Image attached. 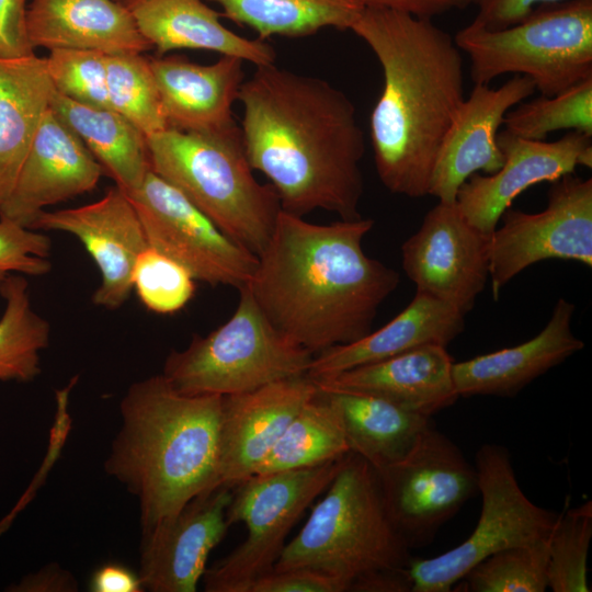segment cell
<instances>
[{
	"label": "cell",
	"mask_w": 592,
	"mask_h": 592,
	"mask_svg": "<svg viewBox=\"0 0 592 592\" xmlns=\"http://www.w3.org/2000/svg\"><path fill=\"white\" fill-rule=\"evenodd\" d=\"M240 132L250 166L275 190L281 208L362 217L365 138L349 96L325 79L275 64L241 84Z\"/></svg>",
	"instance_id": "obj_1"
},
{
	"label": "cell",
	"mask_w": 592,
	"mask_h": 592,
	"mask_svg": "<svg viewBox=\"0 0 592 592\" xmlns=\"http://www.w3.org/2000/svg\"><path fill=\"white\" fill-rule=\"evenodd\" d=\"M373 226L363 217L314 224L281 210L244 287L281 333L314 354L354 342L399 284L397 271L364 252Z\"/></svg>",
	"instance_id": "obj_2"
},
{
	"label": "cell",
	"mask_w": 592,
	"mask_h": 592,
	"mask_svg": "<svg viewBox=\"0 0 592 592\" xmlns=\"http://www.w3.org/2000/svg\"><path fill=\"white\" fill-rule=\"evenodd\" d=\"M351 31L376 56L383 89L369 116L376 172L392 194H429L436 157L465 100L460 49L432 19L364 8Z\"/></svg>",
	"instance_id": "obj_3"
},
{
	"label": "cell",
	"mask_w": 592,
	"mask_h": 592,
	"mask_svg": "<svg viewBox=\"0 0 592 592\" xmlns=\"http://www.w3.org/2000/svg\"><path fill=\"white\" fill-rule=\"evenodd\" d=\"M223 396L186 395L162 374L134 383L104 468L139 501L143 532L218 486Z\"/></svg>",
	"instance_id": "obj_4"
},
{
	"label": "cell",
	"mask_w": 592,
	"mask_h": 592,
	"mask_svg": "<svg viewBox=\"0 0 592 592\" xmlns=\"http://www.w3.org/2000/svg\"><path fill=\"white\" fill-rule=\"evenodd\" d=\"M147 147L156 174L231 239L257 257L263 251L282 208L273 186L255 179L237 124L214 133L167 128Z\"/></svg>",
	"instance_id": "obj_5"
},
{
	"label": "cell",
	"mask_w": 592,
	"mask_h": 592,
	"mask_svg": "<svg viewBox=\"0 0 592 592\" xmlns=\"http://www.w3.org/2000/svg\"><path fill=\"white\" fill-rule=\"evenodd\" d=\"M410 548L385 506L377 470L349 453L272 571L309 568L348 585L376 570L406 568Z\"/></svg>",
	"instance_id": "obj_6"
},
{
	"label": "cell",
	"mask_w": 592,
	"mask_h": 592,
	"mask_svg": "<svg viewBox=\"0 0 592 592\" xmlns=\"http://www.w3.org/2000/svg\"><path fill=\"white\" fill-rule=\"evenodd\" d=\"M454 41L469 57L474 84L514 73L551 96L592 78V0L542 5L497 31L471 21Z\"/></svg>",
	"instance_id": "obj_7"
},
{
	"label": "cell",
	"mask_w": 592,
	"mask_h": 592,
	"mask_svg": "<svg viewBox=\"0 0 592 592\" xmlns=\"http://www.w3.org/2000/svg\"><path fill=\"white\" fill-rule=\"evenodd\" d=\"M239 293L225 323L167 356L162 375L178 391L229 396L307 375L314 353L281 333L244 286Z\"/></svg>",
	"instance_id": "obj_8"
},
{
	"label": "cell",
	"mask_w": 592,
	"mask_h": 592,
	"mask_svg": "<svg viewBox=\"0 0 592 592\" xmlns=\"http://www.w3.org/2000/svg\"><path fill=\"white\" fill-rule=\"evenodd\" d=\"M344 457L308 468L252 475L235 486L226 519L229 526L243 523L247 538L205 570L204 590L250 592L259 578L273 570L288 533L326 491Z\"/></svg>",
	"instance_id": "obj_9"
},
{
	"label": "cell",
	"mask_w": 592,
	"mask_h": 592,
	"mask_svg": "<svg viewBox=\"0 0 592 592\" xmlns=\"http://www.w3.org/2000/svg\"><path fill=\"white\" fill-rule=\"evenodd\" d=\"M475 467L482 499L478 523L455 548L429 559H410L407 568L412 592H448L488 556L550 536L559 514L534 504L524 494L504 446H480Z\"/></svg>",
	"instance_id": "obj_10"
},
{
	"label": "cell",
	"mask_w": 592,
	"mask_h": 592,
	"mask_svg": "<svg viewBox=\"0 0 592 592\" xmlns=\"http://www.w3.org/2000/svg\"><path fill=\"white\" fill-rule=\"evenodd\" d=\"M377 474L388 515L410 549L431 544L479 492L476 467L432 425L402 459Z\"/></svg>",
	"instance_id": "obj_11"
},
{
	"label": "cell",
	"mask_w": 592,
	"mask_h": 592,
	"mask_svg": "<svg viewBox=\"0 0 592 592\" xmlns=\"http://www.w3.org/2000/svg\"><path fill=\"white\" fill-rule=\"evenodd\" d=\"M126 194L149 247L183 265L197 281L238 289L248 283L258 257L223 232L175 186L150 170L143 184Z\"/></svg>",
	"instance_id": "obj_12"
},
{
	"label": "cell",
	"mask_w": 592,
	"mask_h": 592,
	"mask_svg": "<svg viewBox=\"0 0 592 592\" xmlns=\"http://www.w3.org/2000/svg\"><path fill=\"white\" fill-rule=\"evenodd\" d=\"M489 240L494 299L523 270L548 259L592 266V180L567 174L553 182L544 210L509 207Z\"/></svg>",
	"instance_id": "obj_13"
},
{
	"label": "cell",
	"mask_w": 592,
	"mask_h": 592,
	"mask_svg": "<svg viewBox=\"0 0 592 592\" xmlns=\"http://www.w3.org/2000/svg\"><path fill=\"white\" fill-rule=\"evenodd\" d=\"M489 240L490 235L464 217L456 201H439L402 243V269L417 292L465 316L489 277Z\"/></svg>",
	"instance_id": "obj_14"
},
{
	"label": "cell",
	"mask_w": 592,
	"mask_h": 592,
	"mask_svg": "<svg viewBox=\"0 0 592 592\" xmlns=\"http://www.w3.org/2000/svg\"><path fill=\"white\" fill-rule=\"evenodd\" d=\"M592 137L569 132L555 141L519 137L508 130L497 135L503 153L492 174L474 173L459 187L456 204L476 228L491 235L512 202L532 185L572 174L578 166H592Z\"/></svg>",
	"instance_id": "obj_15"
},
{
	"label": "cell",
	"mask_w": 592,
	"mask_h": 592,
	"mask_svg": "<svg viewBox=\"0 0 592 592\" xmlns=\"http://www.w3.org/2000/svg\"><path fill=\"white\" fill-rule=\"evenodd\" d=\"M31 229L68 232L81 241L101 276L92 294L95 306L115 310L127 301L134 263L148 242L138 214L121 187H110L100 200L86 205L44 210Z\"/></svg>",
	"instance_id": "obj_16"
},
{
	"label": "cell",
	"mask_w": 592,
	"mask_h": 592,
	"mask_svg": "<svg viewBox=\"0 0 592 592\" xmlns=\"http://www.w3.org/2000/svg\"><path fill=\"white\" fill-rule=\"evenodd\" d=\"M232 488L219 486L186 503L172 519L143 532L139 578L151 592H194L210 551L229 527Z\"/></svg>",
	"instance_id": "obj_17"
},
{
	"label": "cell",
	"mask_w": 592,
	"mask_h": 592,
	"mask_svg": "<svg viewBox=\"0 0 592 592\" xmlns=\"http://www.w3.org/2000/svg\"><path fill=\"white\" fill-rule=\"evenodd\" d=\"M318 392L307 376L223 396L218 443V486L234 488L254 475L289 422Z\"/></svg>",
	"instance_id": "obj_18"
},
{
	"label": "cell",
	"mask_w": 592,
	"mask_h": 592,
	"mask_svg": "<svg viewBox=\"0 0 592 592\" xmlns=\"http://www.w3.org/2000/svg\"><path fill=\"white\" fill-rule=\"evenodd\" d=\"M535 90L528 77L517 75L497 89L474 84L443 138L428 195L441 202H455L459 187L470 175L497 172L504 160L497 143L504 116Z\"/></svg>",
	"instance_id": "obj_19"
},
{
	"label": "cell",
	"mask_w": 592,
	"mask_h": 592,
	"mask_svg": "<svg viewBox=\"0 0 592 592\" xmlns=\"http://www.w3.org/2000/svg\"><path fill=\"white\" fill-rule=\"evenodd\" d=\"M103 171L80 138L49 109L0 207V217L32 228L47 206L94 190Z\"/></svg>",
	"instance_id": "obj_20"
},
{
	"label": "cell",
	"mask_w": 592,
	"mask_h": 592,
	"mask_svg": "<svg viewBox=\"0 0 592 592\" xmlns=\"http://www.w3.org/2000/svg\"><path fill=\"white\" fill-rule=\"evenodd\" d=\"M447 346L426 344L375 363L311 379L321 391L379 397L432 417L459 398Z\"/></svg>",
	"instance_id": "obj_21"
},
{
	"label": "cell",
	"mask_w": 592,
	"mask_h": 592,
	"mask_svg": "<svg viewBox=\"0 0 592 592\" xmlns=\"http://www.w3.org/2000/svg\"><path fill=\"white\" fill-rule=\"evenodd\" d=\"M169 128L192 133L227 129L244 81L243 60L221 56L208 65L179 56L149 58Z\"/></svg>",
	"instance_id": "obj_22"
},
{
	"label": "cell",
	"mask_w": 592,
	"mask_h": 592,
	"mask_svg": "<svg viewBox=\"0 0 592 592\" xmlns=\"http://www.w3.org/2000/svg\"><path fill=\"white\" fill-rule=\"evenodd\" d=\"M574 304L559 298L544 329L512 348L453 363L459 397H513L531 382L582 350L571 329Z\"/></svg>",
	"instance_id": "obj_23"
},
{
	"label": "cell",
	"mask_w": 592,
	"mask_h": 592,
	"mask_svg": "<svg viewBox=\"0 0 592 592\" xmlns=\"http://www.w3.org/2000/svg\"><path fill=\"white\" fill-rule=\"evenodd\" d=\"M26 35L32 49H90L105 55L152 48L117 0H30Z\"/></svg>",
	"instance_id": "obj_24"
},
{
	"label": "cell",
	"mask_w": 592,
	"mask_h": 592,
	"mask_svg": "<svg viewBox=\"0 0 592 592\" xmlns=\"http://www.w3.org/2000/svg\"><path fill=\"white\" fill-rule=\"evenodd\" d=\"M138 31L159 56L177 49L209 50L255 67L275 64L273 47L238 35L220 22L206 0H122Z\"/></svg>",
	"instance_id": "obj_25"
},
{
	"label": "cell",
	"mask_w": 592,
	"mask_h": 592,
	"mask_svg": "<svg viewBox=\"0 0 592 592\" xmlns=\"http://www.w3.org/2000/svg\"><path fill=\"white\" fill-rule=\"evenodd\" d=\"M464 317L452 306L417 292L407 307L382 328L354 342L316 353L306 376H331L426 344L447 346L464 331Z\"/></svg>",
	"instance_id": "obj_26"
},
{
	"label": "cell",
	"mask_w": 592,
	"mask_h": 592,
	"mask_svg": "<svg viewBox=\"0 0 592 592\" xmlns=\"http://www.w3.org/2000/svg\"><path fill=\"white\" fill-rule=\"evenodd\" d=\"M56 89L45 57L0 58V207L50 109Z\"/></svg>",
	"instance_id": "obj_27"
},
{
	"label": "cell",
	"mask_w": 592,
	"mask_h": 592,
	"mask_svg": "<svg viewBox=\"0 0 592 592\" xmlns=\"http://www.w3.org/2000/svg\"><path fill=\"white\" fill-rule=\"evenodd\" d=\"M50 110L80 138L124 192L137 190L151 170L147 137L109 107L76 102L57 91Z\"/></svg>",
	"instance_id": "obj_28"
},
{
	"label": "cell",
	"mask_w": 592,
	"mask_h": 592,
	"mask_svg": "<svg viewBox=\"0 0 592 592\" xmlns=\"http://www.w3.org/2000/svg\"><path fill=\"white\" fill-rule=\"evenodd\" d=\"M327 392L340 407L350 452L364 458L376 470L402 459L432 425L431 417L379 397Z\"/></svg>",
	"instance_id": "obj_29"
},
{
	"label": "cell",
	"mask_w": 592,
	"mask_h": 592,
	"mask_svg": "<svg viewBox=\"0 0 592 592\" xmlns=\"http://www.w3.org/2000/svg\"><path fill=\"white\" fill-rule=\"evenodd\" d=\"M349 453L340 407L329 392L318 389L289 422L254 475L314 467Z\"/></svg>",
	"instance_id": "obj_30"
},
{
	"label": "cell",
	"mask_w": 592,
	"mask_h": 592,
	"mask_svg": "<svg viewBox=\"0 0 592 592\" xmlns=\"http://www.w3.org/2000/svg\"><path fill=\"white\" fill-rule=\"evenodd\" d=\"M220 16L252 29L258 38L304 37L323 29L351 30L364 7L357 0H206Z\"/></svg>",
	"instance_id": "obj_31"
},
{
	"label": "cell",
	"mask_w": 592,
	"mask_h": 592,
	"mask_svg": "<svg viewBox=\"0 0 592 592\" xmlns=\"http://www.w3.org/2000/svg\"><path fill=\"white\" fill-rule=\"evenodd\" d=\"M29 282L8 275L0 282L5 307L0 318V380L29 382L41 373L39 352L49 344L50 325L32 307Z\"/></svg>",
	"instance_id": "obj_32"
},
{
	"label": "cell",
	"mask_w": 592,
	"mask_h": 592,
	"mask_svg": "<svg viewBox=\"0 0 592 592\" xmlns=\"http://www.w3.org/2000/svg\"><path fill=\"white\" fill-rule=\"evenodd\" d=\"M110 106L146 137L169 128L149 58L143 54L106 55Z\"/></svg>",
	"instance_id": "obj_33"
},
{
	"label": "cell",
	"mask_w": 592,
	"mask_h": 592,
	"mask_svg": "<svg viewBox=\"0 0 592 592\" xmlns=\"http://www.w3.org/2000/svg\"><path fill=\"white\" fill-rule=\"evenodd\" d=\"M505 130L519 137L545 140L569 129L592 137V78L551 96L539 95L514 105L504 116Z\"/></svg>",
	"instance_id": "obj_34"
},
{
	"label": "cell",
	"mask_w": 592,
	"mask_h": 592,
	"mask_svg": "<svg viewBox=\"0 0 592 592\" xmlns=\"http://www.w3.org/2000/svg\"><path fill=\"white\" fill-rule=\"evenodd\" d=\"M548 540L499 550L474 566L455 585L466 592H545Z\"/></svg>",
	"instance_id": "obj_35"
},
{
	"label": "cell",
	"mask_w": 592,
	"mask_h": 592,
	"mask_svg": "<svg viewBox=\"0 0 592 592\" xmlns=\"http://www.w3.org/2000/svg\"><path fill=\"white\" fill-rule=\"evenodd\" d=\"M592 538V502L558 515L548 540L547 583L554 592H590L588 555Z\"/></svg>",
	"instance_id": "obj_36"
},
{
	"label": "cell",
	"mask_w": 592,
	"mask_h": 592,
	"mask_svg": "<svg viewBox=\"0 0 592 592\" xmlns=\"http://www.w3.org/2000/svg\"><path fill=\"white\" fill-rule=\"evenodd\" d=\"M195 281L183 265L149 246L138 254L132 274L141 304L159 315L184 308L195 294Z\"/></svg>",
	"instance_id": "obj_37"
},
{
	"label": "cell",
	"mask_w": 592,
	"mask_h": 592,
	"mask_svg": "<svg viewBox=\"0 0 592 592\" xmlns=\"http://www.w3.org/2000/svg\"><path fill=\"white\" fill-rule=\"evenodd\" d=\"M45 59L58 93L82 104L111 109L105 54L90 49H53Z\"/></svg>",
	"instance_id": "obj_38"
},
{
	"label": "cell",
	"mask_w": 592,
	"mask_h": 592,
	"mask_svg": "<svg viewBox=\"0 0 592 592\" xmlns=\"http://www.w3.org/2000/svg\"><path fill=\"white\" fill-rule=\"evenodd\" d=\"M49 237L0 217V282L12 272L41 276L52 264Z\"/></svg>",
	"instance_id": "obj_39"
},
{
	"label": "cell",
	"mask_w": 592,
	"mask_h": 592,
	"mask_svg": "<svg viewBox=\"0 0 592 592\" xmlns=\"http://www.w3.org/2000/svg\"><path fill=\"white\" fill-rule=\"evenodd\" d=\"M340 579L309 568L271 571L259 578L250 592H345Z\"/></svg>",
	"instance_id": "obj_40"
},
{
	"label": "cell",
	"mask_w": 592,
	"mask_h": 592,
	"mask_svg": "<svg viewBox=\"0 0 592 592\" xmlns=\"http://www.w3.org/2000/svg\"><path fill=\"white\" fill-rule=\"evenodd\" d=\"M563 0H473L477 15L473 22L491 31L519 23L542 5Z\"/></svg>",
	"instance_id": "obj_41"
},
{
	"label": "cell",
	"mask_w": 592,
	"mask_h": 592,
	"mask_svg": "<svg viewBox=\"0 0 592 592\" xmlns=\"http://www.w3.org/2000/svg\"><path fill=\"white\" fill-rule=\"evenodd\" d=\"M29 0H0V58L34 53L26 35Z\"/></svg>",
	"instance_id": "obj_42"
},
{
	"label": "cell",
	"mask_w": 592,
	"mask_h": 592,
	"mask_svg": "<svg viewBox=\"0 0 592 592\" xmlns=\"http://www.w3.org/2000/svg\"><path fill=\"white\" fill-rule=\"evenodd\" d=\"M364 8L390 9L432 19L452 10L465 9L473 0H357Z\"/></svg>",
	"instance_id": "obj_43"
},
{
	"label": "cell",
	"mask_w": 592,
	"mask_h": 592,
	"mask_svg": "<svg viewBox=\"0 0 592 592\" xmlns=\"http://www.w3.org/2000/svg\"><path fill=\"white\" fill-rule=\"evenodd\" d=\"M92 592H143L141 580L132 569L115 562L102 565L89 581Z\"/></svg>",
	"instance_id": "obj_44"
},
{
	"label": "cell",
	"mask_w": 592,
	"mask_h": 592,
	"mask_svg": "<svg viewBox=\"0 0 592 592\" xmlns=\"http://www.w3.org/2000/svg\"><path fill=\"white\" fill-rule=\"evenodd\" d=\"M408 568L376 570L363 574L350 584L349 591L357 592H412Z\"/></svg>",
	"instance_id": "obj_45"
},
{
	"label": "cell",
	"mask_w": 592,
	"mask_h": 592,
	"mask_svg": "<svg viewBox=\"0 0 592 592\" xmlns=\"http://www.w3.org/2000/svg\"><path fill=\"white\" fill-rule=\"evenodd\" d=\"M23 592H72L78 590L76 579L58 565L52 563L32 573L12 589Z\"/></svg>",
	"instance_id": "obj_46"
},
{
	"label": "cell",
	"mask_w": 592,
	"mask_h": 592,
	"mask_svg": "<svg viewBox=\"0 0 592 592\" xmlns=\"http://www.w3.org/2000/svg\"><path fill=\"white\" fill-rule=\"evenodd\" d=\"M117 1H122V0H117Z\"/></svg>",
	"instance_id": "obj_47"
}]
</instances>
